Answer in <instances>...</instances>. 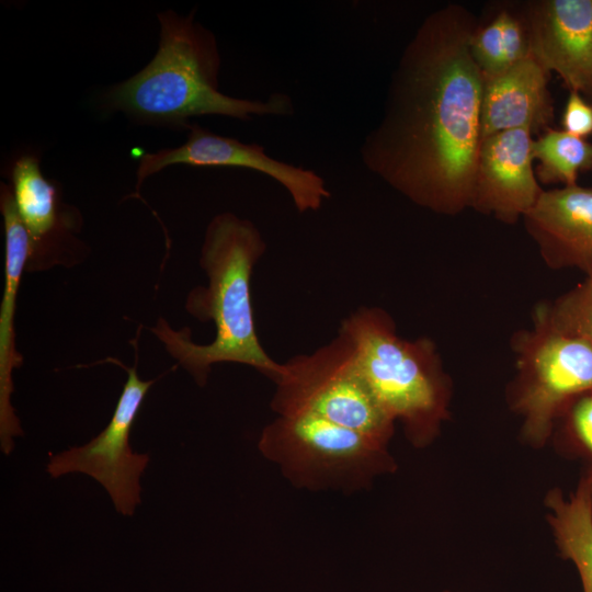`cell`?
Segmentation results:
<instances>
[{
	"label": "cell",
	"instance_id": "16",
	"mask_svg": "<svg viewBox=\"0 0 592 592\" xmlns=\"http://www.w3.org/2000/svg\"><path fill=\"white\" fill-rule=\"evenodd\" d=\"M546 502L553 510L549 521L560 554L576 565L583 592H592V476L568 501L554 490Z\"/></svg>",
	"mask_w": 592,
	"mask_h": 592
},
{
	"label": "cell",
	"instance_id": "5",
	"mask_svg": "<svg viewBox=\"0 0 592 592\" xmlns=\"http://www.w3.org/2000/svg\"><path fill=\"white\" fill-rule=\"evenodd\" d=\"M271 408L277 415L308 413L387 444L395 420L358 365L351 339L339 329L329 343L283 364Z\"/></svg>",
	"mask_w": 592,
	"mask_h": 592
},
{
	"label": "cell",
	"instance_id": "9",
	"mask_svg": "<svg viewBox=\"0 0 592 592\" xmlns=\"http://www.w3.org/2000/svg\"><path fill=\"white\" fill-rule=\"evenodd\" d=\"M174 164L244 168L263 173L289 193L299 213L318 210L331 196L325 180L314 170L274 159L265 152L262 145L220 136L196 123L192 124L186 140L179 147L141 156L136 171V189L132 196L139 198L144 181Z\"/></svg>",
	"mask_w": 592,
	"mask_h": 592
},
{
	"label": "cell",
	"instance_id": "8",
	"mask_svg": "<svg viewBox=\"0 0 592 592\" xmlns=\"http://www.w3.org/2000/svg\"><path fill=\"white\" fill-rule=\"evenodd\" d=\"M125 369L127 380L106 428L89 443L52 455L47 471L53 478L70 473L91 476L105 488L119 513L132 515L140 502L139 478L149 456L132 449L129 435L155 380H141L135 366Z\"/></svg>",
	"mask_w": 592,
	"mask_h": 592
},
{
	"label": "cell",
	"instance_id": "20",
	"mask_svg": "<svg viewBox=\"0 0 592 592\" xmlns=\"http://www.w3.org/2000/svg\"><path fill=\"white\" fill-rule=\"evenodd\" d=\"M562 130L587 138L592 135V103L578 92L569 91L561 117Z\"/></svg>",
	"mask_w": 592,
	"mask_h": 592
},
{
	"label": "cell",
	"instance_id": "15",
	"mask_svg": "<svg viewBox=\"0 0 592 592\" xmlns=\"http://www.w3.org/2000/svg\"><path fill=\"white\" fill-rule=\"evenodd\" d=\"M547 77L548 72L527 57L496 76L483 78L481 138L517 128L534 133L548 127L554 115Z\"/></svg>",
	"mask_w": 592,
	"mask_h": 592
},
{
	"label": "cell",
	"instance_id": "17",
	"mask_svg": "<svg viewBox=\"0 0 592 592\" xmlns=\"http://www.w3.org/2000/svg\"><path fill=\"white\" fill-rule=\"evenodd\" d=\"M536 177L545 184L576 185L580 172L592 170V143L565 130L546 128L532 141Z\"/></svg>",
	"mask_w": 592,
	"mask_h": 592
},
{
	"label": "cell",
	"instance_id": "21",
	"mask_svg": "<svg viewBox=\"0 0 592 592\" xmlns=\"http://www.w3.org/2000/svg\"><path fill=\"white\" fill-rule=\"evenodd\" d=\"M571 423L577 437L592 453V392L580 396L576 401Z\"/></svg>",
	"mask_w": 592,
	"mask_h": 592
},
{
	"label": "cell",
	"instance_id": "4",
	"mask_svg": "<svg viewBox=\"0 0 592 592\" xmlns=\"http://www.w3.org/2000/svg\"><path fill=\"white\" fill-rule=\"evenodd\" d=\"M352 341L361 371L394 420H401L412 440L422 442L445 413V384L434 346L426 339L397 335L379 308L361 307L340 326Z\"/></svg>",
	"mask_w": 592,
	"mask_h": 592
},
{
	"label": "cell",
	"instance_id": "18",
	"mask_svg": "<svg viewBox=\"0 0 592 592\" xmlns=\"http://www.w3.org/2000/svg\"><path fill=\"white\" fill-rule=\"evenodd\" d=\"M469 52L483 78L510 67L500 11L491 20L476 25L469 38Z\"/></svg>",
	"mask_w": 592,
	"mask_h": 592
},
{
	"label": "cell",
	"instance_id": "19",
	"mask_svg": "<svg viewBox=\"0 0 592 592\" xmlns=\"http://www.w3.org/2000/svg\"><path fill=\"white\" fill-rule=\"evenodd\" d=\"M549 311L559 326L592 344V272Z\"/></svg>",
	"mask_w": 592,
	"mask_h": 592
},
{
	"label": "cell",
	"instance_id": "3",
	"mask_svg": "<svg viewBox=\"0 0 592 592\" xmlns=\"http://www.w3.org/2000/svg\"><path fill=\"white\" fill-rule=\"evenodd\" d=\"M195 10L157 14L159 46L150 62L102 96L103 107L124 113L135 123L189 130L191 119L220 115L240 121L255 116H288L292 98L282 92L266 100L239 99L219 90L221 58L215 34L194 20Z\"/></svg>",
	"mask_w": 592,
	"mask_h": 592
},
{
	"label": "cell",
	"instance_id": "12",
	"mask_svg": "<svg viewBox=\"0 0 592 592\" xmlns=\"http://www.w3.org/2000/svg\"><path fill=\"white\" fill-rule=\"evenodd\" d=\"M532 135L517 128L481 138L471 207L513 224L534 206L543 189L533 168Z\"/></svg>",
	"mask_w": 592,
	"mask_h": 592
},
{
	"label": "cell",
	"instance_id": "14",
	"mask_svg": "<svg viewBox=\"0 0 592 592\" xmlns=\"http://www.w3.org/2000/svg\"><path fill=\"white\" fill-rule=\"evenodd\" d=\"M0 210L5 237L4 289L0 306V441L1 451L9 455L14 437L23 434L11 405L12 374L23 363L15 348L14 315L22 273L29 254V237L19 216L9 183H0Z\"/></svg>",
	"mask_w": 592,
	"mask_h": 592
},
{
	"label": "cell",
	"instance_id": "10",
	"mask_svg": "<svg viewBox=\"0 0 592 592\" xmlns=\"http://www.w3.org/2000/svg\"><path fill=\"white\" fill-rule=\"evenodd\" d=\"M5 177L29 237L25 271L70 267L80 262L86 253L78 237L82 215L64 201L58 182L43 174L39 157L32 152L15 157Z\"/></svg>",
	"mask_w": 592,
	"mask_h": 592
},
{
	"label": "cell",
	"instance_id": "7",
	"mask_svg": "<svg viewBox=\"0 0 592 592\" xmlns=\"http://www.w3.org/2000/svg\"><path fill=\"white\" fill-rule=\"evenodd\" d=\"M516 409L524 434L543 443L556 415L572 399L592 392V344L553 318L549 307L536 311L534 327L517 349Z\"/></svg>",
	"mask_w": 592,
	"mask_h": 592
},
{
	"label": "cell",
	"instance_id": "1",
	"mask_svg": "<svg viewBox=\"0 0 592 592\" xmlns=\"http://www.w3.org/2000/svg\"><path fill=\"white\" fill-rule=\"evenodd\" d=\"M476 25L460 4L422 21L391 75L383 116L360 148L368 171L439 214L473 203L483 87L469 52Z\"/></svg>",
	"mask_w": 592,
	"mask_h": 592
},
{
	"label": "cell",
	"instance_id": "2",
	"mask_svg": "<svg viewBox=\"0 0 592 592\" xmlns=\"http://www.w3.org/2000/svg\"><path fill=\"white\" fill-rule=\"evenodd\" d=\"M266 250L265 240L249 219L220 213L208 223L200 264L207 286H196L187 295L185 308L198 321H213L215 338L197 344L187 328L173 329L159 319L152 332L200 386L207 383L213 364L230 362L251 366L273 380L283 364L264 351L255 331L251 300L253 267Z\"/></svg>",
	"mask_w": 592,
	"mask_h": 592
},
{
	"label": "cell",
	"instance_id": "6",
	"mask_svg": "<svg viewBox=\"0 0 592 592\" xmlns=\"http://www.w3.org/2000/svg\"><path fill=\"white\" fill-rule=\"evenodd\" d=\"M258 446L294 485L310 490H358L390 466L385 444L308 413L277 415Z\"/></svg>",
	"mask_w": 592,
	"mask_h": 592
},
{
	"label": "cell",
	"instance_id": "11",
	"mask_svg": "<svg viewBox=\"0 0 592 592\" xmlns=\"http://www.w3.org/2000/svg\"><path fill=\"white\" fill-rule=\"evenodd\" d=\"M530 57L592 101V0H538L521 12Z\"/></svg>",
	"mask_w": 592,
	"mask_h": 592
},
{
	"label": "cell",
	"instance_id": "13",
	"mask_svg": "<svg viewBox=\"0 0 592 592\" xmlns=\"http://www.w3.org/2000/svg\"><path fill=\"white\" fill-rule=\"evenodd\" d=\"M523 219L550 266L592 272V186L543 190Z\"/></svg>",
	"mask_w": 592,
	"mask_h": 592
}]
</instances>
